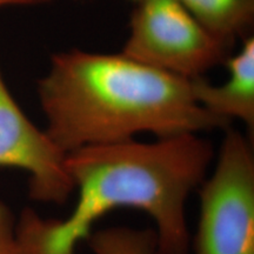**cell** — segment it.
Listing matches in <instances>:
<instances>
[{
	"label": "cell",
	"instance_id": "3957f363",
	"mask_svg": "<svg viewBox=\"0 0 254 254\" xmlns=\"http://www.w3.org/2000/svg\"><path fill=\"white\" fill-rule=\"evenodd\" d=\"M199 187L194 254H254L253 140L225 129L214 172Z\"/></svg>",
	"mask_w": 254,
	"mask_h": 254
},
{
	"label": "cell",
	"instance_id": "52a82bcc",
	"mask_svg": "<svg viewBox=\"0 0 254 254\" xmlns=\"http://www.w3.org/2000/svg\"><path fill=\"white\" fill-rule=\"evenodd\" d=\"M225 46L251 36L254 26V0H179Z\"/></svg>",
	"mask_w": 254,
	"mask_h": 254
},
{
	"label": "cell",
	"instance_id": "277c9868",
	"mask_svg": "<svg viewBox=\"0 0 254 254\" xmlns=\"http://www.w3.org/2000/svg\"><path fill=\"white\" fill-rule=\"evenodd\" d=\"M122 53L189 80L225 64L230 49L179 0H138Z\"/></svg>",
	"mask_w": 254,
	"mask_h": 254
},
{
	"label": "cell",
	"instance_id": "9c48e42d",
	"mask_svg": "<svg viewBox=\"0 0 254 254\" xmlns=\"http://www.w3.org/2000/svg\"><path fill=\"white\" fill-rule=\"evenodd\" d=\"M0 254H24L17 237V222L11 209L0 201Z\"/></svg>",
	"mask_w": 254,
	"mask_h": 254
},
{
	"label": "cell",
	"instance_id": "30bf717a",
	"mask_svg": "<svg viewBox=\"0 0 254 254\" xmlns=\"http://www.w3.org/2000/svg\"><path fill=\"white\" fill-rule=\"evenodd\" d=\"M49 1L51 0H0V8L8 6H36Z\"/></svg>",
	"mask_w": 254,
	"mask_h": 254
},
{
	"label": "cell",
	"instance_id": "7a4b0ae2",
	"mask_svg": "<svg viewBox=\"0 0 254 254\" xmlns=\"http://www.w3.org/2000/svg\"><path fill=\"white\" fill-rule=\"evenodd\" d=\"M38 97L46 134L65 154L140 133L166 138L231 126L196 103L189 79L123 53H56L38 81Z\"/></svg>",
	"mask_w": 254,
	"mask_h": 254
},
{
	"label": "cell",
	"instance_id": "ba28073f",
	"mask_svg": "<svg viewBox=\"0 0 254 254\" xmlns=\"http://www.w3.org/2000/svg\"><path fill=\"white\" fill-rule=\"evenodd\" d=\"M86 241L94 254H161L153 230L114 226L92 232Z\"/></svg>",
	"mask_w": 254,
	"mask_h": 254
},
{
	"label": "cell",
	"instance_id": "8fae6325",
	"mask_svg": "<svg viewBox=\"0 0 254 254\" xmlns=\"http://www.w3.org/2000/svg\"><path fill=\"white\" fill-rule=\"evenodd\" d=\"M131 1H133V2H135V1H138V0H131Z\"/></svg>",
	"mask_w": 254,
	"mask_h": 254
},
{
	"label": "cell",
	"instance_id": "5b68a950",
	"mask_svg": "<svg viewBox=\"0 0 254 254\" xmlns=\"http://www.w3.org/2000/svg\"><path fill=\"white\" fill-rule=\"evenodd\" d=\"M66 154L27 118L0 71V167L30 176V196L40 202L64 204L74 190Z\"/></svg>",
	"mask_w": 254,
	"mask_h": 254
},
{
	"label": "cell",
	"instance_id": "8992f818",
	"mask_svg": "<svg viewBox=\"0 0 254 254\" xmlns=\"http://www.w3.org/2000/svg\"><path fill=\"white\" fill-rule=\"evenodd\" d=\"M227 80L212 85L204 77L190 80L192 93L200 106L219 118L245 124L251 140L254 135V38L246 37L237 55L225 62Z\"/></svg>",
	"mask_w": 254,
	"mask_h": 254
},
{
	"label": "cell",
	"instance_id": "6da1fadb",
	"mask_svg": "<svg viewBox=\"0 0 254 254\" xmlns=\"http://www.w3.org/2000/svg\"><path fill=\"white\" fill-rule=\"evenodd\" d=\"M213 158V145L198 133L69 152L65 164L78 189L77 204L60 220L25 209L17 222L21 250L24 254H74L100 218L112 209L131 207L154 220L161 254H189L186 201L205 180Z\"/></svg>",
	"mask_w": 254,
	"mask_h": 254
}]
</instances>
